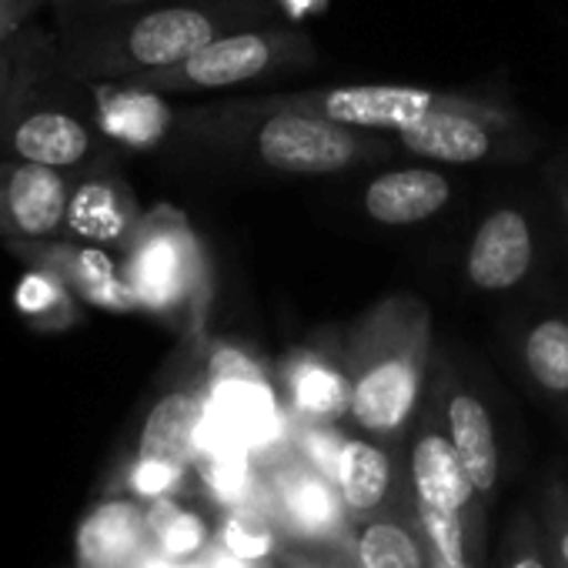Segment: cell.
Segmentation results:
<instances>
[{
  "label": "cell",
  "mask_w": 568,
  "mask_h": 568,
  "mask_svg": "<svg viewBox=\"0 0 568 568\" xmlns=\"http://www.w3.org/2000/svg\"><path fill=\"white\" fill-rule=\"evenodd\" d=\"M171 138L288 178L345 174L385 164L402 151L392 134L345 128L292 108H264L254 98L178 111Z\"/></svg>",
  "instance_id": "obj_1"
},
{
  "label": "cell",
  "mask_w": 568,
  "mask_h": 568,
  "mask_svg": "<svg viewBox=\"0 0 568 568\" xmlns=\"http://www.w3.org/2000/svg\"><path fill=\"white\" fill-rule=\"evenodd\" d=\"M432 308L412 292L372 302L348 328L352 422L378 438L398 435L418 412L432 368Z\"/></svg>",
  "instance_id": "obj_2"
},
{
  "label": "cell",
  "mask_w": 568,
  "mask_h": 568,
  "mask_svg": "<svg viewBox=\"0 0 568 568\" xmlns=\"http://www.w3.org/2000/svg\"><path fill=\"white\" fill-rule=\"evenodd\" d=\"M271 11L274 4L267 0H191V4L154 8L84 38L74 51H68L64 64L81 81H124L181 64L227 31L271 24Z\"/></svg>",
  "instance_id": "obj_3"
},
{
  "label": "cell",
  "mask_w": 568,
  "mask_h": 568,
  "mask_svg": "<svg viewBox=\"0 0 568 568\" xmlns=\"http://www.w3.org/2000/svg\"><path fill=\"white\" fill-rule=\"evenodd\" d=\"M121 267L144 315L187 332H204L214 274L211 257L187 214L174 204L144 211L138 231L121 247Z\"/></svg>",
  "instance_id": "obj_4"
},
{
  "label": "cell",
  "mask_w": 568,
  "mask_h": 568,
  "mask_svg": "<svg viewBox=\"0 0 568 568\" xmlns=\"http://www.w3.org/2000/svg\"><path fill=\"white\" fill-rule=\"evenodd\" d=\"M318 61V51L312 38L298 28L281 24H257L241 28L214 38L181 64L144 71L134 78H124L121 84H134L158 94H191V91H224L254 84L264 78H277L288 71L312 68Z\"/></svg>",
  "instance_id": "obj_5"
},
{
  "label": "cell",
  "mask_w": 568,
  "mask_h": 568,
  "mask_svg": "<svg viewBox=\"0 0 568 568\" xmlns=\"http://www.w3.org/2000/svg\"><path fill=\"white\" fill-rule=\"evenodd\" d=\"M207 415L201 442L207 448L257 452L281 438L284 415L267 368L234 342H207Z\"/></svg>",
  "instance_id": "obj_6"
},
{
  "label": "cell",
  "mask_w": 568,
  "mask_h": 568,
  "mask_svg": "<svg viewBox=\"0 0 568 568\" xmlns=\"http://www.w3.org/2000/svg\"><path fill=\"white\" fill-rule=\"evenodd\" d=\"M398 148L432 164H491L511 161L528 148L518 114L491 98H471L468 104L435 111L418 124L395 134Z\"/></svg>",
  "instance_id": "obj_7"
},
{
  "label": "cell",
  "mask_w": 568,
  "mask_h": 568,
  "mask_svg": "<svg viewBox=\"0 0 568 568\" xmlns=\"http://www.w3.org/2000/svg\"><path fill=\"white\" fill-rule=\"evenodd\" d=\"M475 94H452L412 84H345V88H318V91H292V94H261L254 98L264 108H292L305 111L345 128L398 134L422 118L468 104Z\"/></svg>",
  "instance_id": "obj_8"
},
{
  "label": "cell",
  "mask_w": 568,
  "mask_h": 568,
  "mask_svg": "<svg viewBox=\"0 0 568 568\" xmlns=\"http://www.w3.org/2000/svg\"><path fill=\"white\" fill-rule=\"evenodd\" d=\"M541 254V234L528 207L495 204L488 207L462 254V277L478 295H511L535 274Z\"/></svg>",
  "instance_id": "obj_9"
},
{
  "label": "cell",
  "mask_w": 568,
  "mask_h": 568,
  "mask_svg": "<svg viewBox=\"0 0 568 568\" xmlns=\"http://www.w3.org/2000/svg\"><path fill=\"white\" fill-rule=\"evenodd\" d=\"M4 251L14 254L24 267L44 271L61 284H68L81 305L111 315L141 312L124 277L121 257H114L111 247L74 241V237H44V241H4Z\"/></svg>",
  "instance_id": "obj_10"
},
{
  "label": "cell",
  "mask_w": 568,
  "mask_h": 568,
  "mask_svg": "<svg viewBox=\"0 0 568 568\" xmlns=\"http://www.w3.org/2000/svg\"><path fill=\"white\" fill-rule=\"evenodd\" d=\"M104 131L98 121H88L61 104H31L8 128L11 158L44 164L64 174H81L101 168L104 161Z\"/></svg>",
  "instance_id": "obj_11"
},
{
  "label": "cell",
  "mask_w": 568,
  "mask_h": 568,
  "mask_svg": "<svg viewBox=\"0 0 568 568\" xmlns=\"http://www.w3.org/2000/svg\"><path fill=\"white\" fill-rule=\"evenodd\" d=\"M71 187L74 174L21 158L0 161V241L64 237Z\"/></svg>",
  "instance_id": "obj_12"
},
{
  "label": "cell",
  "mask_w": 568,
  "mask_h": 568,
  "mask_svg": "<svg viewBox=\"0 0 568 568\" xmlns=\"http://www.w3.org/2000/svg\"><path fill=\"white\" fill-rule=\"evenodd\" d=\"M144 211L138 207V197L124 178H118L108 168H91L74 174L71 201H68V221L64 237L101 244L121 254V247L138 231Z\"/></svg>",
  "instance_id": "obj_13"
},
{
  "label": "cell",
  "mask_w": 568,
  "mask_h": 568,
  "mask_svg": "<svg viewBox=\"0 0 568 568\" xmlns=\"http://www.w3.org/2000/svg\"><path fill=\"white\" fill-rule=\"evenodd\" d=\"M438 365H442V378L435 385L442 392V422H445V432H448V438H452L462 465L468 468L475 488L488 495L495 488L498 468H501L498 435H495L491 412H488V405H485L481 395H475L468 385L458 382V375L448 368L445 358H438Z\"/></svg>",
  "instance_id": "obj_14"
},
{
  "label": "cell",
  "mask_w": 568,
  "mask_h": 568,
  "mask_svg": "<svg viewBox=\"0 0 568 568\" xmlns=\"http://www.w3.org/2000/svg\"><path fill=\"white\" fill-rule=\"evenodd\" d=\"M455 191V181L438 168H392L365 184L362 207L382 227H415L438 217Z\"/></svg>",
  "instance_id": "obj_15"
},
{
  "label": "cell",
  "mask_w": 568,
  "mask_h": 568,
  "mask_svg": "<svg viewBox=\"0 0 568 568\" xmlns=\"http://www.w3.org/2000/svg\"><path fill=\"white\" fill-rule=\"evenodd\" d=\"M151 521L141 498H108L78 528V568H141Z\"/></svg>",
  "instance_id": "obj_16"
},
{
  "label": "cell",
  "mask_w": 568,
  "mask_h": 568,
  "mask_svg": "<svg viewBox=\"0 0 568 568\" xmlns=\"http://www.w3.org/2000/svg\"><path fill=\"white\" fill-rule=\"evenodd\" d=\"M164 98L168 94L144 91L134 84L104 81L94 84V121L101 124L108 141L134 151H151L171 141L174 131L178 108H171Z\"/></svg>",
  "instance_id": "obj_17"
},
{
  "label": "cell",
  "mask_w": 568,
  "mask_h": 568,
  "mask_svg": "<svg viewBox=\"0 0 568 568\" xmlns=\"http://www.w3.org/2000/svg\"><path fill=\"white\" fill-rule=\"evenodd\" d=\"M412 485L418 501H428L435 508L448 511H468L475 501V481L468 468L462 465L442 415H432V422L422 425L415 445H412Z\"/></svg>",
  "instance_id": "obj_18"
},
{
  "label": "cell",
  "mask_w": 568,
  "mask_h": 568,
  "mask_svg": "<svg viewBox=\"0 0 568 568\" xmlns=\"http://www.w3.org/2000/svg\"><path fill=\"white\" fill-rule=\"evenodd\" d=\"M284 388L292 408L308 422H338L352 412V378L345 355L332 348H302L284 365Z\"/></svg>",
  "instance_id": "obj_19"
},
{
  "label": "cell",
  "mask_w": 568,
  "mask_h": 568,
  "mask_svg": "<svg viewBox=\"0 0 568 568\" xmlns=\"http://www.w3.org/2000/svg\"><path fill=\"white\" fill-rule=\"evenodd\" d=\"M525 378L548 398H568V308L541 312L518 332Z\"/></svg>",
  "instance_id": "obj_20"
},
{
  "label": "cell",
  "mask_w": 568,
  "mask_h": 568,
  "mask_svg": "<svg viewBox=\"0 0 568 568\" xmlns=\"http://www.w3.org/2000/svg\"><path fill=\"white\" fill-rule=\"evenodd\" d=\"M342 498L352 511H372L392 488V458L368 438H345L335 465Z\"/></svg>",
  "instance_id": "obj_21"
},
{
  "label": "cell",
  "mask_w": 568,
  "mask_h": 568,
  "mask_svg": "<svg viewBox=\"0 0 568 568\" xmlns=\"http://www.w3.org/2000/svg\"><path fill=\"white\" fill-rule=\"evenodd\" d=\"M14 305L21 318L38 332H68L81 322L78 295L44 271L24 267V277L14 292Z\"/></svg>",
  "instance_id": "obj_22"
},
{
  "label": "cell",
  "mask_w": 568,
  "mask_h": 568,
  "mask_svg": "<svg viewBox=\"0 0 568 568\" xmlns=\"http://www.w3.org/2000/svg\"><path fill=\"white\" fill-rule=\"evenodd\" d=\"M148 521H151V541L158 548V555L171 558V561H187L194 558L204 541H207V525L201 515L174 505L171 498H158L148 508Z\"/></svg>",
  "instance_id": "obj_23"
},
{
  "label": "cell",
  "mask_w": 568,
  "mask_h": 568,
  "mask_svg": "<svg viewBox=\"0 0 568 568\" xmlns=\"http://www.w3.org/2000/svg\"><path fill=\"white\" fill-rule=\"evenodd\" d=\"M358 555L365 568H425L415 538L392 521H372L358 538Z\"/></svg>",
  "instance_id": "obj_24"
},
{
  "label": "cell",
  "mask_w": 568,
  "mask_h": 568,
  "mask_svg": "<svg viewBox=\"0 0 568 568\" xmlns=\"http://www.w3.org/2000/svg\"><path fill=\"white\" fill-rule=\"evenodd\" d=\"M288 508L305 531H325L338 518L332 488L315 475H295L288 481Z\"/></svg>",
  "instance_id": "obj_25"
},
{
  "label": "cell",
  "mask_w": 568,
  "mask_h": 568,
  "mask_svg": "<svg viewBox=\"0 0 568 568\" xmlns=\"http://www.w3.org/2000/svg\"><path fill=\"white\" fill-rule=\"evenodd\" d=\"M251 452L244 448H224V452H211L201 462V475L211 485V491L224 501H244L251 495Z\"/></svg>",
  "instance_id": "obj_26"
},
{
  "label": "cell",
  "mask_w": 568,
  "mask_h": 568,
  "mask_svg": "<svg viewBox=\"0 0 568 568\" xmlns=\"http://www.w3.org/2000/svg\"><path fill=\"white\" fill-rule=\"evenodd\" d=\"M418 511H422L425 531H428V538H432V548L442 551L455 568H468L462 515H458V511H448V508H435V505H428V501H418Z\"/></svg>",
  "instance_id": "obj_27"
},
{
  "label": "cell",
  "mask_w": 568,
  "mask_h": 568,
  "mask_svg": "<svg viewBox=\"0 0 568 568\" xmlns=\"http://www.w3.org/2000/svg\"><path fill=\"white\" fill-rule=\"evenodd\" d=\"M271 545H274L271 531L254 515H231L221 528V548L244 561L264 558L271 551Z\"/></svg>",
  "instance_id": "obj_28"
},
{
  "label": "cell",
  "mask_w": 568,
  "mask_h": 568,
  "mask_svg": "<svg viewBox=\"0 0 568 568\" xmlns=\"http://www.w3.org/2000/svg\"><path fill=\"white\" fill-rule=\"evenodd\" d=\"M28 84L24 78V54L21 48L11 41L0 44V118H4L11 111V104L18 101V88Z\"/></svg>",
  "instance_id": "obj_29"
},
{
  "label": "cell",
  "mask_w": 568,
  "mask_h": 568,
  "mask_svg": "<svg viewBox=\"0 0 568 568\" xmlns=\"http://www.w3.org/2000/svg\"><path fill=\"white\" fill-rule=\"evenodd\" d=\"M41 0H0V44L18 38L24 21L38 11Z\"/></svg>",
  "instance_id": "obj_30"
},
{
  "label": "cell",
  "mask_w": 568,
  "mask_h": 568,
  "mask_svg": "<svg viewBox=\"0 0 568 568\" xmlns=\"http://www.w3.org/2000/svg\"><path fill=\"white\" fill-rule=\"evenodd\" d=\"M342 442H345V438H335V435H332V432H325V428H312V432H308V438H305V445H308L312 458H315L318 465H332V471H335V465H338Z\"/></svg>",
  "instance_id": "obj_31"
},
{
  "label": "cell",
  "mask_w": 568,
  "mask_h": 568,
  "mask_svg": "<svg viewBox=\"0 0 568 568\" xmlns=\"http://www.w3.org/2000/svg\"><path fill=\"white\" fill-rule=\"evenodd\" d=\"M548 187H551L555 217H558V224H561V231H565V237H568V168H565V161L551 171Z\"/></svg>",
  "instance_id": "obj_32"
},
{
  "label": "cell",
  "mask_w": 568,
  "mask_h": 568,
  "mask_svg": "<svg viewBox=\"0 0 568 568\" xmlns=\"http://www.w3.org/2000/svg\"><path fill=\"white\" fill-rule=\"evenodd\" d=\"M274 11H284L292 21H302L308 14H318L325 8V0H271Z\"/></svg>",
  "instance_id": "obj_33"
},
{
  "label": "cell",
  "mask_w": 568,
  "mask_h": 568,
  "mask_svg": "<svg viewBox=\"0 0 568 568\" xmlns=\"http://www.w3.org/2000/svg\"><path fill=\"white\" fill-rule=\"evenodd\" d=\"M207 568H247V561H244V558H237V555H231V551H221Z\"/></svg>",
  "instance_id": "obj_34"
},
{
  "label": "cell",
  "mask_w": 568,
  "mask_h": 568,
  "mask_svg": "<svg viewBox=\"0 0 568 568\" xmlns=\"http://www.w3.org/2000/svg\"><path fill=\"white\" fill-rule=\"evenodd\" d=\"M141 568H184V561H171L164 555H151V558L141 561Z\"/></svg>",
  "instance_id": "obj_35"
},
{
  "label": "cell",
  "mask_w": 568,
  "mask_h": 568,
  "mask_svg": "<svg viewBox=\"0 0 568 568\" xmlns=\"http://www.w3.org/2000/svg\"><path fill=\"white\" fill-rule=\"evenodd\" d=\"M508 568H545V561H541L538 555H521V558H515Z\"/></svg>",
  "instance_id": "obj_36"
},
{
  "label": "cell",
  "mask_w": 568,
  "mask_h": 568,
  "mask_svg": "<svg viewBox=\"0 0 568 568\" xmlns=\"http://www.w3.org/2000/svg\"><path fill=\"white\" fill-rule=\"evenodd\" d=\"M558 555H561V561H565V568H568V531L558 538Z\"/></svg>",
  "instance_id": "obj_37"
},
{
  "label": "cell",
  "mask_w": 568,
  "mask_h": 568,
  "mask_svg": "<svg viewBox=\"0 0 568 568\" xmlns=\"http://www.w3.org/2000/svg\"><path fill=\"white\" fill-rule=\"evenodd\" d=\"M432 568H455V565H452V561H448L442 551H435V561H432Z\"/></svg>",
  "instance_id": "obj_38"
},
{
  "label": "cell",
  "mask_w": 568,
  "mask_h": 568,
  "mask_svg": "<svg viewBox=\"0 0 568 568\" xmlns=\"http://www.w3.org/2000/svg\"><path fill=\"white\" fill-rule=\"evenodd\" d=\"M108 4H144V0H108Z\"/></svg>",
  "instance_id": "obj_39"
},
{
  "label": "cell",
  "mask_w": 568,
  "mask_h": 568,
  "mask_svg": "<svg viewBox=\"0 0 568 568\" xmlns=\"http://www.w3.org/2000/svg\"><path fill=\"white\" fill-rule=\"evenodd\" d=\"M362 568H365V565H362Z\"/></svg>",
  "instance_id": "obj_40"
}]
</instances>
